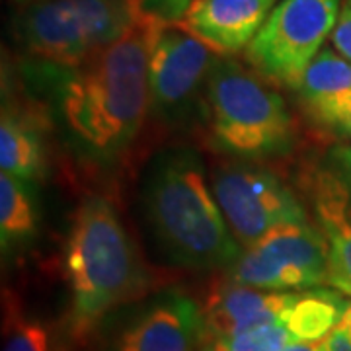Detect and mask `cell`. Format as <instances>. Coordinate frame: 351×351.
Listing matches in <instances>:
<instances>
[{
	"mask_svg": "<svg viewBox=\"0 0 351 351\" xmlns=\"http://www.w3.org/2000/svg\"><path fill=\"white\" fill-rule=\"evenodd\" d=\"M166 24L143 10L135 25L78 69L32 63L57 88L59 112L76 147L98 162H113L135 143L151 108L152 45Z\"/></svg>",
	"mask_w": 351,
	"mask_h": 351,
	"instance_id": "1",
	"label": "cell"
},
{
	"mask_svg": "<svg viewBox=\"0 0 351 351\" xmlns=\"http://www.w3.org/2000/svg\"><path fill=\"white\" fill-rule=\"evenodd\" d=\"M71 285L69 334L84 339L115 308L141 297L151 277L112 203L88 195L78 205L66 240Z\"/></svg>",
	"mask_w": 351,
	"mask_h": 351,
	"instance_id": "2",
	"label": "cell"
},
{
	"mask_svg": "<svg viewBox=\"0 0 351 351\" xmlns=\"http://www.w3.org/2000/svg\"><path fill=\"white\" fill-rule=\"evenodd\" d=\"M145 209L154 239L180 265L228 269L240 244L211 195L199 156L189 149L162 152L152 166Z\"/></svg>",
	"mask_w": 351,
	"mask_h": 351,
	"instance_id": "3",
	"label": "cell"
},
{
	"mask_svg": "<svg viewBox=\"0 0 351 351\" xmlns=\"http://www.w3.org/2000/svg\"><path fill=\"white\" fill-rule=\"evenodd\" d=\"M258 73L217 57L203 88L215 149L242 160H267L293 151L297 131L285 100Z\"/></svg>",
	"mask_w": 351,
	"mask_h": 351,
	"instance_id": "4",
	"label": "cell"
},
{
	"mask_svg": "<svg viewBox=\"0 0 351 351\" xmlns=\"http://www.w3.org/2000/svg\"><path fill=\"white\" fill-rule=\"evenodd\" d=\"M137 0H39L22 6L14 34L32 63L78 69L135 25Z\"/></svg>",
	"mask_w": 351,
	"mask_h": 351,
	"instance_id": "5",
	"label": "cell"
},
{
	"mask_svg": "<svg viewBox=\"0 0 351 351\" xmlns=\"http://www.w3.org/2000/svg\"><path fill=\"white\" fill-rule=\"evenodd\" d=\"M338 16L339 0H281L244 51L246 63L263 80L297 90Z\"/></svg>",
	"mask_w": 351,
	"mask_h": 351,
	"instance_id": "6",
	"label": "cell"
},
{
	"mask_svg": "<svg viewBox=\"0 0 351 351\" xmlns=\"http://www.w3.org/2000/svg\"><path fill=\"white\" fill-rule=\"evenodd\" d=\"M328 277L326 240L311 221L277 226L228 267L230 281L263 291L314 289Z\"/></svg>",
	"mask_w": 351,
	"mask_h": 351,
	"instance_id": "7",
	"label": "cell"
},
{
	"mask_svg": "<svg viewBox=\"0 0 351 351\" xmlns=\"http://www.w3.org/2000/svg\"><path fill=\"white\" fill-rule=\"evenodd\" d=\"M213 193L232 237L250 248L277 226L306 223L297 195L274 172L250 164H226L213 176Z\"/></svg>",
	"mask_w": 351,
	"mask_h": 351,
	"instance_id": "8",
	"label": "cell"
},
{
	"mask_svg": "<svg viewBox=\"0 0 351 351\" xmlns=\"http://www.w3.org/2000/svg\"><path fill=\"white\" fill-rule=\"evenodd\" d=\"M215 53L174 22H166L152 45L149 64L151 110L166 123H178L205 88Z\"/></svg>",
	"mask_w": 351,
	"mask_h": 351,
	"instance_id": "9",
	"label": "cell"
},
{
	"mask_svg": "<svg viewBox=\"0 0 351 351\" xmlns=\"http://www.w3.org/2000/svg\"><path fill=\"white\" fill-rule=\"evenodd\" d=\"M203 341V306L184 291L170 289L133 318L113 351H197Z\"/></svg>",
	"mask_w": 351,
	"mask_h": 351,
	"instance_id": "10",
	"label": "cell"
},
{
	"mask_svg": "<svg viewBox=\"0 0 351 351\" xmlns=\"http://www.w3.org/2000/svg\"><path fill=\"white\" fill-rule=\"evenodd\" d=\"M276 0H193L174 24L215 55L246 51Z\"/></svg>",
	"mask_w": 351,
	"mask_h": 351,
	"instance_id": "11",
	"label": "cell"
},
{
	"mask_svg": "<svg viewBox=\"0 0 351 351\" xmlns=\"http://www.w3.org/2000/svg\"><path fill=\"white\" fill-rule=\"evenodd\" d=\"M297 299L291 291H263L234 281L219 283L203 306L205 339L232 336L283 320Z\"/></svg>",
	"mask_w": 351,
	"mask_h": 351,
	"instance_id": "12",
	"label": "cell"
},
{
	"mask_svg": "<svg viewBox=\"0 0 351 351\" xmlns=\"http://www.w3.org/2000/svg\"><path fill=\"white\" fill-rule=\"evenodd\" d=\"M316 223L328 246V283L351 297V197L332 172H316L311 186Z\"/></svg>",
	"mask_w": 351,
	"mask_h": 351,
	"instance_id": "13",
	"label": "cell"
},
{
	"mask_svg": "<svg viewBox=\"0 0 351 351\" xmlns=\"http://www.w3.org/2000/svg\"><path fill=\"white\" fill-rule=\"evenodd\" d=\"M302 106L318 125L351 129V63L334 49H322L297 86Z\"/></svg>",
	"mask_w": 351,
	"mask_h": 351,
	"instance_id": "14",
	"label": "cell"
},
{
	"mask_svg": "<svg viewBox=\"0 0 351 351\" xmlns=\"http://www.w3.org/2000/svg\"><path fill=\"white\" fill-rule=\"evenodd\" d=\"M0 166L4 174L27 186L45 174V151L38 123L6 104L0 119Z\"/></svg>",
	"mask_w": 351,
	"mask_h": 351,
	"instance_id": "15",
	"label": "cell"
},
{
	"mask_svg": "<svg viewBox=\"0 0 351 351\" xmlns=\"http://www.w3.org/2000/svg\"><path fill=\"white\" fill-rule=\"evenodd\" d=\"M351 302L328 289L299 291L297 299L283 314V324L293 341L318 343L341 324V318Z\"/></svg>",
	"mask_w": 351,
	"mask_h": 351,
	"instance_id": "16",
	"label": "cell"
},
{
	"mask_svg": "<svg viewBox=\"0 0 351 351\" xmlns=\"http://www.w3.org/2000/svg\"><path fill=\"white\" fill-rule=\"evenodd\" d=\"M38 234V209L27 184L10 174L0 176V244L2 256L24 250Z\"/></svg>",
	"mask_w": 351,
	"mask_h": 351,
	"instance_id": "17",
	"label": "cell"
},
{
	"mask_svg": "<svg viewBox=\"0 0 351 351\" xmlns=\"http://www.w3.org/2000/svg\"><path fill=\"white\" fill-rule=\"evenodd\" d=\"M2 351H53L55 339L41 318L29 316L12 295L4 293V326Z\"/></svg>",
	"mask_w": 351,
	"mask_h": 351,
	"instance_id": "18",
	"label": "cell"
},
{
	"mask_svg": "<svg viewBox=\"0 0 351 351\" xmlns=\"http://www.w3.org/2000/svg\"><path fill=\"white\" fill-rule=\"evenodd\" d=\"M293 343L283 320L232 336L205 339L197 351H279Z\"/></svg>",
	"mask_w": 351,
	"mask_h": 351,
	"instance_id": "19",
	"label": "cell"
},
{
	"mask_svg": "<svg viewBox=\"0 0 351 351\" xmlns=\"http://www.w3.org/2000/svg\"><path fill=\"white\" fill-rule=\"evenodd\" d=\"M332 45L351 63V0H346L339 10L338 22L332 32Z\"/></svg>",
	"mask_w": 351,
	"mask_h": 351,
	"instance_id": "20",
	"label": "cell"
},
{
	"mask_svg": "<svg viewBox=\"0 0 351 351\" xmlns=\"http://www.w3.org/2000/svg\"><path fill=\"white\" fill-rule=\"evenodd\" d=\"M193 0H147L145 10L158 16L164 22H176L182 14L186 12Z\"/></svg>",
	"mask_w": 351,
	"mask_h": 351,
	"instance_id": "21",
	"label": "cell"
},
{
	"mask_svg": "<svg viewBox=\"0 0 351 351\" xmlns=\"http://www.w3.org/2000/svg\"><path fill=\"white\" fill-rule=\"evenodd\" d=\"M326 350L328 351H351V338L338 326L326 338Z\"/></svg>",
	"mask_w": 351,
	"mask_h": 351,
	"instance_id": "22",
	"label": "cell"
},
{
	"mask_svg": "<svg viewBox=\"0 0 351 351\" xmlns=\"http://www.w3.org/2000/svg\"><path fill=\"white\" fill-rule=\"evenodd\" d=\"M279 351H328L326 350V339L318 341V343H301V341H293L289 343L287 348Z\"/></svg>",
	"mask_w": 351,
	"mask_h": 351,
	"instance_id": "23",
	"label": "cell"
},
{
	"mask_svg": "<svg viewBox=\"0 0 351 351\" xmlns=\"http://www.w3.org/2000/svg\"><path fill=\"white\" fill-rule=\"evenodd\" d=\"M339 328L348 334L351 338V304L348 306V311H346V314H343V318H341V324H339Z\"/></svg>",
	"mask_w": 351,
	"mask_h": 351,
	"instance_id": "24",
	"label": "cell"
},
{
	"mask_svg": "<svg viewBox=\"0 0 351 351\" xmlns=\"http://www.w3.org/2000/svg\"><path fill=\"white\" fill-rule=\"evenodd\" d=\"M14 2H18L20 6H27V4H34V2H39V0H14Z\"/></svg>",
	"mask_w": 351,
	"mask_h": 351,
	"instance_id": "25",
	"label": "cell"
},
{
	"mask_svg": "<svg viewBox=\"0 0 351 351\" xmlns=\"http://www.w3.org/2000/svg\"><path fill=\"white\" fill-rule=\"evenodd\" d=\"M138 4H143V6H145V2H147V0H137Z\"/></svg>",
	"mask_w": 351,
	"mask_h": 351,
	"instance_id": "26",
	"label": "cell"
},
{
	"mask_svg": "<svg viewBox=\"0 0 351 351\" xmlns=\"http://www.w3.org/2000/svg\"><path fill=\"white\" fill-rule=\"evenodd\" d=\"M350 135H351V129H350Z\"/></svg>",
	"mask_w": 351,
	"mask_h": 351,
	"instance_id": "27",
	"label": "cell"
}]
</instances>
